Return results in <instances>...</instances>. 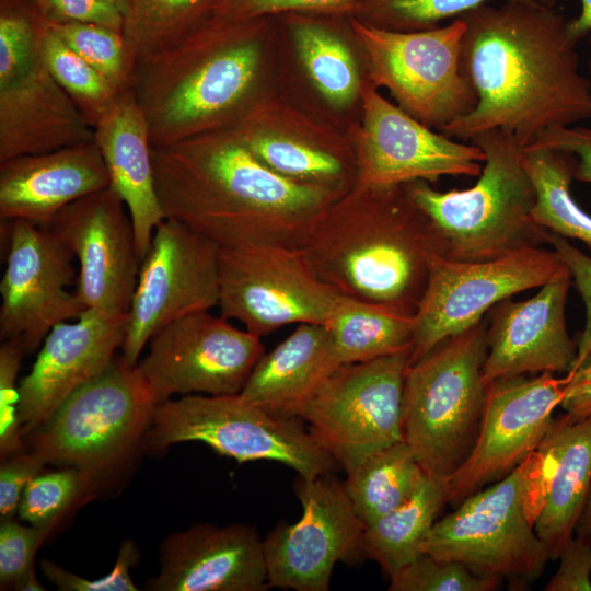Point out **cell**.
Returning a JSON list of instances; mask_svg holds the SVG:
<instances>
[{
    "label": "cell",
    "instance_id": "6da1fadb",
    "mask_svg": "<svg viewBox=\"0 0 591 591\" xmlns=\"http://www.w3.org/2000/svg\"><path fill=\"white\" fill-rule=\"evenodd\" d=\"M460 18L462 71L477 104L440 132L470 140L500 128L528 147L547 130L591 119V83L579 71L568 20L553 7L507 0Z\"/></svg>",
    "mask_w": 591,
    "mask_h": 591
},
{
    "label": "cell",
    "instance_id": "7a4b0ae2",
    "mask_svg": "<svg viewBox=\"0 0 591 591\" xmlns=\"http://www.w3.org/2000/svg\"><path fill=\"white\" fill-rule=\"evenodd\" d=\"M165 219L222 248H302L340 194L286 178L263 164L229 127L152 147Z\"/></svg>",
    "mask_w": 591,
    "mask_h": 591
},
{
    "label": "cell",
    "instance_id": "3957f363",
    "mask_svg": "<svg viewBox=\"0 0 591 591\" xmlns=\"http://www.w3.org/2000/svg\"><path fill=\"white\" fill-rule=\"evenodd\" d=\"M276 18L209 16L174 46L136 63L131 89L152 147L233 126L278 82Z\"/></svg>",
    "mask_w": 591,
    "mask_h": 591
},
{
    "label": "cell",
    "instance_id": "277c9868",
    "mask_svg": "<svg viewBox=\"0 0 591 591\" xmlns=\"http://www.w3.org/2000/svg\"><path fill=\"white\" fill-rule=\"evenodd\" d=\"M344 297L414 314L444 244L406 184L359 182L324 211L301 248Z\"/></svg>",
    "mask_w": 591,
    "mask_h": 591
},
{
    "label": "cell",
    "instance_id": "5b68a950",
    "mask_svg": "<svg viewBox=\"0 0 591 591\" xmlns=\"http://www.w3.org/2000/svg\"><path fill=\"white\" fill-rule=\"evenodd\" d=\"M485 154L478 181L470 188L439 192L428 182L406 183L416 205L455 260H486L543 241L531 213L534 184L524 166L525 143L514 134L489 129L470 139Z\"/></svg>",
    "mask_w": 591,
    "mask_h": 591
},
{
    "label": "cell",
    "instance_id": "8992f818",
    "mask_svg": "<svg viewBox=\"0 0 591 591\" xmlns=\"http://www.w3.org/2000/svg\"><path fill=\"white\" fill-rule=\"evenodd\" d=\"M487 328L483 318L407 368L404 437L430 477L449 482L477 440L487 395Z\"/></svg>",
    "mask_w": 591,
    "mask_h": 591
},
{
    "label": "cell",
    "instance_id": "52a82bcc",
    "mask_svg": "<svg viewBox=\"0 0 591 591\" xmlns=\"http://www.w3.org/2000/svg\"><path fill=\"white\" fill-rule=\"evenodd\" d=\"M43 22L26 0H1L0 162L94 140V127L42 56Z\"/></svg>",
    "mask_w": 591,
    "mask_h": 591
},
{
    "label": "cell",
    "instance_id": "ba28073f",
    "mask_svg": "<svg viewBox=\"0 0 591 591\" xmlns=\"http://www.w3.org/2000/svg\"><path fill=\"white\" fill-rule=\"evenodd\" d=\"M296 419L270 414L239 394H189L159 404L144 438L153 449L204 442L240 463L279 462L305 479L331 474L337 461Z\"/></svg>",
    "mask_w": 591,
    "mask_h": 591
},
{
    "label": "cell",
    "instance_id": "9c48e42d",
    "mask_svg": "<svg viewBox=\"0 0 591 591\" xmlns=\"http://www.w3.org/2000/svg\"><path fill=\"white\" fill-rule=\"evenodd\" d=\"M158 406L136 366L114 358L32 431L35 454L95 475L125 459L144 438Z\"/></svg>",
    "mask_w": 591,
    "mask_h": 591
},
{
    "label": "cell",
    "instance_id": "30bf717a",
    "mask_svg": "<svg viewBox=\"0 0 591 591\" xmlns=\"http://www.w3.org/2000/svg\"><path fill=\"white\" fill-rule=\"evenodd\" d=\"M369 80L385 88L403 111L441 131L471 113L477 96L462 71L465 22L451 20L425 31L395 32L351 16Z\"/></svg>",
    "mask_w": 591,
    "mask_h": 591
},
{
    "label": "cell",
    "instance_id": "8fae6325",
    "mask_svg": "<svg viewBox=\"0 0 591 591\" xmlns=\"http://www.w3.org/2000/svg\"><path fill=\"white\" fill-rule=\"evenodd\" d=\"M412 348L333 371L293 412L345 470L405 441L404 382Z\"/></svg>",
    "mask_w": 591,
    "mask_h": 591
},
{
    "label": "cell",
    "instance_id": "7c38bea8",
    "mask_svg": "<svg viewBox=\"0 0 591 591\" xmlns=\"http://www.w3.org/2000/svg\"><path fill=\"white\" fill-rule=\"evenodd\" d=\"M420 552L478 576L514 583L537 579L549 557L524 510L522 463L437 520Z\"/></svg>",
    "mask_w": 591,
    "mask_h": 591
},
{
    "label": "cell",
    "instance_id": "4fadbf2b",
    "mask_svg": "<svg viewBox=\"0 0 591 591\" xmlns=\"http://www.w3.org/2000/svg\"><path fill=\"white\" fill-rule=\"evenodd\" d=\"M564 266L558 254L528 245L486 260L437 256L417 306L409 366L443 340L478 324L511 296L542 287Z\"/></svg>",
    "mask_w": 591,
    "mask_h": 591
},
{
    "label": "cell",
    "instance_id": "5bb4252c",
    "mask_svg": "<svg viewBox=\"0 0 591 591\" xmlns=\"http://www.w3.org/2000/svg\"><path fill=\"white\" fill-rule=\"evenodd\" d=\"M339 297L315 275L301 248L220 247V315L259 337L290 324L324 325Z\"/></svg>",
    "mask_w": 591,
    "mask_h": 591
},
{
    "label": "cell",
    "instance_id": "9a60e30c",
    "mask_svg": "<svg viewBox=\"0 0 591 591\" xmlns=\"http://www.w3.org/2000/svg\"><path fill=\"white\" fill-rule=\"evenodd\" d=\"M209 311L161 327L136 367L159 404L172 395H236L265 354L260 337Z\"/></svg>",
    "mask_w": 591,
    "mask_h": 591
},
{
    "label": "cell",
    "instance_id": "2e32d148",
    "mask_svg": "<svg viewBox=\"0 0 591 591\" xmlns=\"http://www.w3.org/2000/svg\"><path fill=\"white\" fill-rule=\"evenodd\" d=\"M220 247L186 224L164 219L140 263L126 320L121 359L136 366L151 336L219 303Z\"/></svg>",
    "mask_w": 591,
    "mask_h": 591
},
{
    "label": "cell",
    "instance_id": "e0dca14e",
    "mask_svg": "<svg viewBox=\"0 0 591 591\" xmlns=\"http://www.w3.org/2000/svg\"><path fill=\"white\" fill-rule=\"evenodd\" d=\"M267 167L293 182L344 195L359 179L350 134L276 85L231 126Z\"/></svg>",
    "mask_w": 591,
    "mask_h": 591
},
{
    "label": "cell",
    "instance_id": "ac0fdd59",
    "mask_svg": "<svg viewBox=\"0 0 591 591\" xmlns=\"http://www.w3.org/2000/svg\"><path fill=\"white\" fill-rule=\"evenodd\" d=\"M302 515L278 524L264 540L269 587L327 591L337 563L367 558L366 526L354 510L344 484L331 474L300 477L294 486Z\"/></svg>",
    "mask_w": 591,
    "mask_h": 591
},
{
    "label": "cell",
    "instance_id": "d6986e66",
    "mask_svg": "<svg viewBox=\"0 0 591 591\" xmlns=\"http://www.w3.org/2000/svg\"><path fill=\"white\" fill-rule=\"evenodd\" d=\"M361 99L360 120L348 131L357 151L359 182L391 186L480 174L485 154L474 143L436 132L386 100L370 80Z\"/></svg>",
    "mask_w": 591,
    "mask_h": 591
},
{
    "label": "cell",
    "instance_id": "ffe728a7",
    "mask_svg": "<svg viewBox=\"0 0 591 591\" xmlns=\"http://www.w3.org/2000/svg\"><path fill=\"white\" fill-rule=\"evenodd\" d=\"M572 374L500 379L487 385L483 421L475 445L449 480L448 502L456 508L487 484L518 467L548 432Z\"/></svg>",
    "mask_w": 591,
    "mask_h": 591
},
{
    "label": "cell",
    "instance_id": "44dd1931",
    "mask_svg": "<svg viewBox=\"0 0 591 591\" xmlns=\"http://www.w3.org/2000/svg\"><path fill=\"white\" fill-rule=\"evenodd\" d=\"M9 251L0 282V334L34 351L50 329L86 310L76 292L74 256L48 228L25 220L5 221Z\"/></svg>",
    "mask_w": 591,
    "mask_h": 591
},
{
    "label": "cell",
    "instance_id": "7402d4cb",
    "mask_svg": "<svg viewBox=\"0 0 591 591\" xmlns=\"http://www.w3.org/2000/svg\"><path fill=\"white\" fill-rule=\"evenodd\" d=\"M275 18L279 31L278 66L298 72L306 92L300 97L290 96L349 131L360 120L362 89L369 81L351 15L287 13Z\"/></svg>",
    "mask_w": 591,
    "mask_h": 591
},
{
    "label": "cell",
    "instance_id": "603a6c76",
    "mask_svg": "<svg viewBox=\"0 0 591 591\" xmlns=\"http://www.w3.org/2000/svg\"><path fill=\"white\" fill-rule=\"evenodd\" d=\"M48 229L79 264L76 294L86 309L127 315L141 259L129 212L108 186L60 210Z\"/></svg>",
    "mask_w": 591,
    "mask_h": 591
},
{
    "label": "cell",
    "instance_id": "cb8c5ba5",
    "mask_svg": "<svg viewBox=\"0 0 591 591\" xmlns=\"http://www.w3.org/2000/svg\"><path fill=\"white\" fill-rule=\"evenodd\" d=\"M127 315L86 309L47 334L31 371L20 381L21 432L42 426L80 386L103 372L121 348Z\"/></svg>",
    "mask_w": 591,
    "mask_h": 591
},
{
    "label": "cell",
    "instance_id": "d4e9b609",
    "mask_svg": "<svg viewBox=\"0 0 591 591\" xmlns=\"http://www.w3.org/2000/svg\"><path fill=\"white\" fill-rule=\"evenodd\" d=\"M571 275L564 266L525 301H502L487 328L483 366L486 386L530 373H568L577 345L569 337L565 306Z\"/></svg>",
    "mask_w": 591,
    "mask_h": 591
},
{
    "label": "cell",
    "instance_id": "484cf974",
    "mask_svg": "<svg viewBox=\"0 0 591 591\" xmlns=\"http://www.w3.org/2000/svg\"><path fill=\"white\" fill-rule=\"evenodd\" d=\"M264 540L254 526L195 524L161 545L154 591H264Z\"/></svg>",
    "mask_w": 591,
    "mask_h": 591
},
{
    "label": "cell",
    "instance_id": "4316f807",
    "mask_svg": "<svg viewBox=\"0 0 591 591\" xmlns=\"http://www.w3.org/2000/svg\"><path fill=\"white\" fill-rule=\"evenodd\" d=\"M109 186L96 142L0 162V218L48 228L66 206Z\"/></svg>",
    "mask_w": 591,
    "mask_h": 591
},
{
    "label": "cell",
    "instance_id": "83f0119b",
    "mask_svg": "<svg viewBox=\"0 0 591 591\" xmlns=\"http://www.w3.org/2000/svg\"><path fill=\"white\" fill-rule=\"evenodd\" d=\"M94 134L109 186L129 212L142 259L165 217L155 188L149 124L131 86L119 91L94 125Z\"/></svg>",
    "mask_w": 591,
    "mask_h": 591
},
{
    "label": "cell",
    "instance_id": "f1b7e54d",
    "mask_svg": "<svg viewBox=\"0 0 591 591\" xmlns=\"http://www.w3.org/2000/svg\"><path fill=\"white\" fill-rule=\"evenodd\" d=\"M538 447L546 465V494L534 530L555 560L573 537L591 485V416H558Z\"/></svg>",
    "mask_w": 591,
    "mask_h": 591
},
{
    "label": "cell",
    "instance_id": "f546056e",
    "mask_svg": "<svg viewBox=\"0 0 591 591\" xmlns=\"http://www.w3.org/2000/svg\"><path fill=\"white\" fill-rule=\"evenodd\" d=\"M337 368L326 327L298 324L260 357L239 395L270 414L293 418L294 409Z\"/></svg>",
    "mask_w": 591,
    "mask_h": 591
},
{
    "label": "cell",
    "instance_id": "4dcf8cb0",
    "mask_svg": "<svg viewBox=\"0 0 591 591\" xmlns=\"http://www.w3.org/2000/svg\"><path fill=\"white\" fill-rule=\"evenodd\" d=\"M324 326L340 367L412 348L415 318L390 306L340 296Z\"/></svg>",
    "mask_w": 591,
    "mask_h": 591
},
{
    "label": "cell",
    "instance_id": "1f68e13d",
    "mask_svg": "<svg viewBox=\"0 0 591 591\" xmlns=\"http://www.w3.org/2000/svg\"><path fill=\"white\" fill-rule=\"evenodd\" d=\"M345 471V491L366 528L405 503L426 475L406 441L374 451Z\"/></svg>",
    "mask_w": 591,
    "mask_h": 591
},
{
    "label": "cell",
    "instance_id": "d6a6232c",
    "mask_svg": "<svg viewBox=\"0 0 591 591\" xmlns=\"http://www.w3.org/2000/svg\"><path fill=\"white\" fill-rule=\"evenodd\" d=\"M449 482L425 475L402 506L364 530L367 558L391 577L421 554L420 544L448 502Z\"/></svg>",
    "mask_w": 591,
    "mask_h": 591
},
{
    "label": "cell",
    "instance_id": "836d02e7",
    "mask_svg": "<svg viewBox=\"0 0 591 591\" xmlns=\"http://www.w3.org/2000/svg\"><path fill=\"white\" fill-rule=\"evenodd\" d=\"M576 162L573 154L563 150L525 148L523 163L536 192L531 218L536 225L591 248V216L577 204L570 189Z\"/></svg>",
    "mask_w": 591,
    "mask_h": 591
},
{
    "label": "cell",
    "instance_id": "e575fe53",
    "mask_svg": "<svg viewBox=\"0 0 591 591\" xmlns=\"http://www.w3.org/2000/svg\"><path fill=\"white\" fill-rule=\"evenodd\" d=\"M124 36L136 66L181 42L211 14L213 0H126Z\"/></svg>",
    "mask_w": 591,
    "mask_h": 591
},
{
    "label": "cell",
    "instance_id": "d590c367",
    "mask_svg": "<svg viewBox=\"0 0 591 591\" xmlns=\"http://www.w3.org/2000/svg\"><path fill=\"white\" fill-rule=\"evenodd\" d=\"M39 47L54 78L94 127L120 90L72 50L48 27L45 20L40 30Z\"/></svg>",
    "mask_w": 591,
    "mask_h": 591
},
{
    "label": "cell",
    "instance_id": "8d00e7d4",
    "mask_svg": "<svg viewBox=\"0 0 591 591\" xmlns=\"http://www.w3.org/2000/svg\"><path fill=\"white\" fill-rule=\"evenodd\" d=\"M490 1L493 0H360L351 16L386 31H425L440 26L444 20L457 19ZM513 1L541 3L538 0Z\"/></svg>",
    "mask_w": 591,
    "mask_h": 591
},
{
    "label": "cell",
    "instance_id": "74e56055",
    "mask_svg": "<svg viewBox=\"0 0 591 591\" xmlns=\"http://www.w3.org/2000/svg\"><path fill=\"white\" fill-rule=\"evenodd\" d=\"M46 24L116 89L131 86L135 63L124 33L95 23Z\"/></svg>",
    "mask_w": 591,
    "mask_h": 591
},
{
    "label": "cell",
    "instance_id": "f35d334b",
    "mask_svg": "<svg viewBox=\"0 0 591 591\" xmlns=\"http://www.w3.org/2000/svg\"><path fill=\"white\" fill-rule=\"evenodd\" d=\"M94 474L68 467L36 475L25 487L18 508L22 520L35 526H55L59 517L92 484Z\"/></svg>",
    "mask_w": 591,
    "mask_h": 591
},
{
    "label": "cell",
    "instance_id": "ab89813d",
    "mask_svg": "<svg viewBox=\"0 0 591 591\" xmlns=\"http://www.w3.org/2000/svg\"><path fill=\"white\" fill-rule=\"evenodd\" d=\"M390 591H493L502 579L478 576L462 564L421 553L390 577Z\"/></svg>",
    "mask_w": 591,
    "mask_h": 591
},
{
    "label": "cell",
    "instance_id": "60d3db41",
    "mask_svg": "<svg viewBox=\"0 0 591 591\" xmlns=\"http://www.w3.org/2000/svg\"><path fill=\"white\" fill-rule=\"evenodd\" d=\"M360 0H213L210 16L243 21L287 13L352 15Z\"/></svg>",
    "mask_w": 591,
    "mask_h": 591
},
{
    "label": "cell",
    "instance_id": "b9f144b4",
    "mask_svg": "<svg viewBox=\"0 0 591 591\" xmlns=\"http://www.w3.org/2000/svg\"><path fill=\"white\" fill-rule=\"evenodd\" d=\"M24 349L18 339H5L0 348V453L2 457L22 452L19 420L20 393L16 376Z\"/></svg>",
    "mask_w": 591,
    "mask_h": 591
},
{
    "label": "cell",
    "instance_id": "7bdbcfd3",
    "mask_svg": "<svg viewBox=\"0 0 591 591\" xmlns=\"http://www.w3.org/2000/svg\"><path fill=\"white\" fill-rule=\"evenodd\" d=\"M53 526H24L12 519L0 526V586L13 587L32 567L34 556Z\"/></svg>",
    "mask_w": 591,
    "mask_h": 591
},
{
    "label": "cell",
    "instance_id": "ee69618b",
    "mask_svg": "<svg viewBox=\"0 0 591 591\" xmlns=\"http://www.w3.org/2000/svg\"><path fill=\"white\" fill-rule=\"evenodd\" d=\"M136 558L134 543L125 542L111 573L96 580L81 578L46 559L40 563V567L44 575L62 591H135L138 588L131 580L130 568Z\"/></svg>",
    "mask_w": 591,
    "mask_h": 591
},
{
    "label": "cell",
    "instance_id": "f6af8a7d",
    "mask_svg": "<svg viewBox=\"0 0 591 591\" xmlns=\"http://www.w3.org/2000/svg\"><path fill=\"white\" fill-rule=\"evenodd\" d=\"M541 235L544 242L552 245L568 268L586 308L584 328L577 344L576 361L569 371L572 372L591 354V257L569 243L567 239L544 228Z\"/></svg>",
    "mask_w": 591,
    "mask_h": 591
},
{
    "label": "cell",
    "instance_id": "bcb514c9",
    "mask_svg": "<svg viewBox=\"0 0 591 591\" xmlns=\"http://www.w3.org/2000/svg\"><path fill=\"white\" fill-rule=\"evenodd\" d=\"M46 21L53 23H95L124 31V15L106 0H26Z\"/></svg>",
    "mask_w": 591,
    "mask_h": 591
},
{
    "label": "cell",
    "instance_id": "7dc6e473",
    "mask_svg": "<svg viewBox=\"0 0 591 591\" xmlns=\"http://www.w3.org/2000/svg\"><path fill=\"white\" fill-rule=\"evenodd\" d=\"M46 462L34 452L5 457L0 467V515L12 519L27 484L40 473Z\"/></svg>",
    "mask_w": 591,
    "mask_h": 591
},
{
    "label": "cell",
    "instance_id": "c3c4849f",
    "mask_svg": "<svg viewBox=\"0 0 591 591\" xmlns=\"http://www.w3.org/2000/svg\"><path fill=\"white\" fill-rule=\"evenodd\" d=\"M546 591H591V542L572 537L563 549Z\"/></svg>",
    "mask_w": 591,
    "mask_h": 591
},
{
    "label": "cell",
    "instance_id": "681fc988",
    "mask_svg": "<svg viewBox=\"0 0 591 591\" xmlns=\"http://www.w3.org/2000/svg\"><path fill=\"white\" fill-rule=\"evenodd\" d=\"M528 147H546L576 157L575 179L591 184V128L569 126L543 132Z\"/></svg>",
    "mask_w": 591,
    "mask_h": 591
},
{
    "label": "cell",
    "instance_id": "f907efd6",
    "mask_svg": "<svg viewBox=\"0 0 591 591\" xmlns=\"http://www.w3.org/2000/svg\"><path fill=\"white\" fill-rule=\"evenodd\" d=\"M561 407L573 418L591 416V354L572 372Z\"/></svg>",
    "mask_w": 591,
    "mask_h": 591
},
{
    "label": "cell",
    "instance_id": "816d5d0a",
    "mask_svg": "<svg viewBox=\"0 0 591 591\" xmlns=\"http://www.w3.org/2000/svg\"><path fill=\"white\" fill-rule=\"evenodd\" d=\"M542 4L553 7L556 0H538ZM581 11L576 19L567 22L568 34L575 43H579L587 34H591V0H580ZM591 72V60H590Z\"/></svg>",
    "mask_w": 591,
    "mask_h": 591
},
{
    "label": "cell",
    "instance_id": "f5cc1de1",
    "mask_svg": "<svg viewBox=\"0 0 591 591\" xmlns=\"http://www.w3.org/2000/svg\"><path fill=\"white\" fill-rule=\"evenodd\" d=\"M575 534L576 537L584 542H591V485L583 510L577 522Z\"/></svg>",
    "mask_w": 591,
    "mask_h": 591
},
{
    "label": "cell",
    "instance_id": "db71d44e",
    "mask_svg": "<svg viewBox=\"0 0 591 591\" xmlns=\"http://www.w3.org/2000/svg\"><path fill=\"white\" fill-rule=\"evenodd\" d=\"M13 587L14 589L22 591L45 590V588H43V586L36 579L34 567L26 571Z\"/></svg>",
    "mask_w": 591,
    "mask_h": 591
},
{
    "label": "cell",
    "instance_id": "11a10c76",
    "mask_svg": "<svg viewBox=\"0 0 591 591\" xmlns=\"http://www.w3.org/2000/svg\"><path fill=\"white\" fill-rule=\"evenodd\" d=\"M107 2L114 4L116 8H118L120 10V12L123 13V15H125V11H126V0H106Z\"/></svg>",
    "mask_w": 591,
    "mask_h": 591
}]
</instances>
